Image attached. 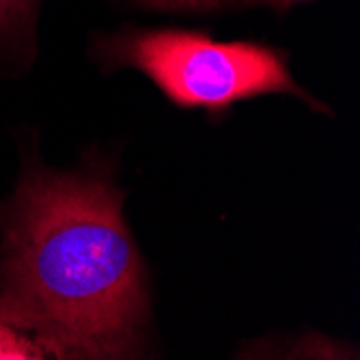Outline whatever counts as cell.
Returning a JSON list of instances; mask_svg holds the SVG:
<instances>
[{"instance_id":"cell-1","label":"cell","mask_w":360,"mask_h":360,"mask_svg":"<svg viewBox=\"0 0 360 360\" xmlns=\"http://www.w3.org/2000/svg\"><path fill=\"white\" fill-rule=\"evenodd\" d=\"M0 319L54 358H136L151 319L123 192L26 160L0 201Z\"/></svg>"},{"instance_id":"cell-2","label":"cell","mask_w":360,"mask_h":360,"mask_svg":"<svg viewBox=\"0 0 360 360\" xmlns=\"http://www.w3.org/2000/svg\"><path fill=\"white\" fill-rule=\"evenodd\" d=\"M110 68L145 74L181 108L222 115L238 102L285 93L309 100L293 80L287 56L257 41H218L207 32L181 28H132L95 44Z\"/></svg>"},{"instance_id":"cell-3","label":"cell","mask_w":360,"mask_h":360,"mask_svg":"<svg viewBox=\"0 0 360 360\" xmlns=\"http://www.w3.org/2000/svg\"><path fill=\"white\" fill-rule=\"evenodd\" d=\"M41 0H0V58L28 65L37 52Z\"/></svg>"},{"instance_id":"cell-4","label":"cell","mask_w":360,"mask_h":360,"mask_svg":"<svg viewBox=\"0 0 360 360\" xmlns=\"http://www.w3.org/2000/svg\"><path fill=\"white\" fill-rule=\"evenodd\" d=\"M119 3L149 13L165 15H216L248 9H270L287 13L296 7L311 5L315 0H119Z\"/></svg>"},{"instance_id":"cell-5","label":"cell","mask_w":360,"mask_h":360,"mask_svg":"<svg viewBox=\"0 0 360 360\" xmlns=\"http://www.w3.org/2000/svg\"><path fill=\"white\" fill-rule=\"evenodd\" d=\"M46 354L24 333L0 319V360H41Z\"/></svg>"}]
</instances>
